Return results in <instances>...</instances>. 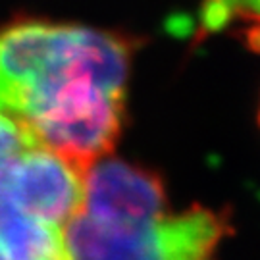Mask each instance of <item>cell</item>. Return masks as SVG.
Instances as JSON below:
<instances>
[{
    "instance_id": "cell-1",
    "label": "cell",
    "mask_w": 260,
    "mask_h": 260,
    "mask_svg": "<svg viewBox=\"0 0 260 260\" xmlns=\"http://www.w3.org/2000/svg\"><path fill=\"white\" fill-rule=\"evenodd\" d=\"M131 43L101 29L18 21L0 29V112L79 170L120 137Z\"/></svg>"
},
{
    "instance_id": "cell-2",
    "label": "cell",
    "mask_w": 260,
    "mask_h": 260,
    "mask_svg": "<svg viewBox=\"0 0 260 260\" xmlns=\"http://www.w3.org/2000/svg\"><path fill=\"white\" fill-rule=\"evenodd\" d=\"M230 218L205 206L135 222H99L77 212L66 225L70 260H218Z\"/></svg>"
},
{
    "instance_id": "cell-3",
    "label": "cell",
    "mask_w": 260,
    "mask_h": 260,
    "mask_svg": "<svg viewBox=\"0 0 260 260\" xmlns=\"http://www.w3.org/2000/svg\"><path fill=\"white\" fill-rule=\"evenodd\" d=\"M85 197L79 212L99 222H135L168 210L156 174L116 158H101L83 172Z\"/></svg>"
},
{
    "instance_id": "cell-4",
    "label": "cell",
    "mask_w": 260,
    "mask_h": 260,
    "mask_svg": "<svg viewBox=\"0 0 260 260\" xmlns=\"http://www.w3.org/2000/svg\"><path fill=\"white\" fill-rule=\"evenodd\" d=\"M232 25H247L249 37L260 39V0H203L201 33H218Z\"/></svg>"
},
{
    "instance_id": "cell-5",
    "label": "cell",
    "mask_w": 260,
    "mask_h": 260,
    "mask_svg": "<svg viewBox=\"0 0 260 260\" xmlns=\"http://www.w3.org/2000/svg\"><path fill=\"white\" fill-rule=\"evenodd\" d=\"M31 147H39L33 137L18 121L0 112V166Z\"/></svg>"
}]
</instances>
